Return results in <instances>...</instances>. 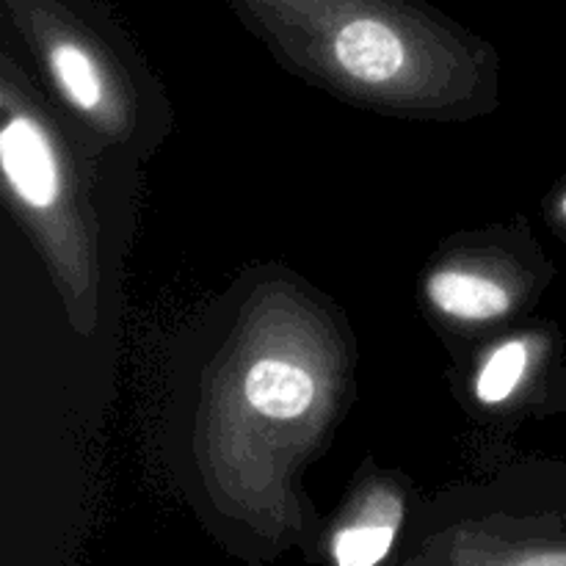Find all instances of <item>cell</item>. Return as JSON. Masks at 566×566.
I'll return each mask as SVG.
<instances>
[{
	"label": "cell",
	"mask_w": 566,
	"mask_h": 566,
	"mask_svg": "<svg viewBox=\"0 0 566 566\" xmlns=\"http://www.w3.org/2000/svg\"><path fill=\"white\" fill-rule=\"evenodd\" d=\"M50 70H53L59 88L75 108L94 111L103 99V81L97 64L81 44L61 39L50 48Z\"/></svg>",
	"instance_id": "6"
},
{
	"label": "cell",
	"mask_w": 566,
	"mask_h": 566,
	"mask_svg": "<svg viewBox=\"0 0 566 566\" xmlns=\"http://www.w3.org/2000/svg\"><path fill=\"white\" fill-rule=\"evenodd\" d=\"M398 520L401 509L396 506V501L365 509L363 517L343 525L332 539L335 566H379L396 542Z\"/></svg>",
	"instance_id": "4"
},
{
	"label": "cell",
	"mask_w": 566,
	"mask_h": 566,
	"mask_svg": "<svg viewBox=\"0 0 566 566\" xmlns=\"http://www.w3.org/2000/svg\"><path fill=\"white\" fill-rule=\"evenodd\" d=\"M562 216L566 219V193L562 197Z\"/></svg>",
	"instance_id": "9"
},
{
	"label": "cell",
	"mask_w": 566,
	"mask_h": 566,
	"mask_svg": "<svg viewBox=\"0 0 566 566\" xmlns=\"http://www.w3.org/2000/svg\"><path fill=\"white\" fill-rule=\"evenodd\" d=\"M335 61L352 77L365 83H385L407 59L403 36L390 20L376 11H352L332 36Z\"/></svg>",
	"instance_id": "2"
},
{
	"label": "cell",
	"mask_w": 566,
	"mask_h": 566,
	"mask_svg": "<svg viewBox=\"0 0 566 566\" xmlns=\"http://www.w3.org/2000/svg\"><path fill=\"white\" fill-rule=\"evenodd\" d=\"M0 166L28 208H50L59 197V160L31 116H14L0 130Z\"/></svg>",
	"instance_id": "1"
},
{
	"label": "cell",
	"mask_w": 566,
	"mask_h": 566,
	"mask_svg": "<svg viewBox=\"0 0 566 566\" xmlns=\"http://www.w3.org/2000/svg\"><path fill=\"white\" fill-rule=\"evenodd\" d=\"M525 370H528L525 343H503L481 368L479 381H475V396L484 403H503L525 379Z\"/></svg>",
	"instance_id": "7"
},
{
	"label": "cell",
	"mask_w": 566,
	"mask_h": 566,
	"mask_svg": "<svg viewBox=\"0 0 566 566\" xmlns=\"http://www.w3.org/2000/svg\"><path fill=\"white\" fill-rule=\"evenodd\" d=\"M247 401L265 418L291 420L310 409L315 398L313 376L282 359H260L243 381Z\"/></svg>",
	"instance_id": "3"
},
{
	"label": "cell",
	"mask_w": 566,
	"mask_h": 566,
	"mask_svg": "<svg viewBox=\"0 0 566 566\" xmlns=\"http://www.w3.org/2000/svg\"><path fill=\"white\" fill-rule=\"evenodd\" d=\"M429 298L437 310L462 321H490L509 310V293L497 282L462 271H442L429 282Z\"/></svg>",
	"instance_id": "5"
},
{
	"label": "cell",
	"mask_w": 566,
	"mask_h": 566,
	"mask_svg": "<svg viewBox=\"0 0 566 566\" xmlns=\"http://www.w3.org/2000/svg\"><path fill=\"white\" fill-rule=\"evenodd\" d=\"M501 566H566V542L528 551L523 556L512 558V562H503Z\"/></svg>",
	"instance_id": "8"
}]
</instances>
